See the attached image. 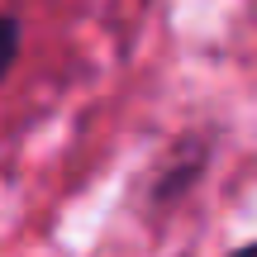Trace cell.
<instances>
[{"mask_svg": "<svg viewBox=\"0 0 257 257\" xmlns=\"http://www.w3.org/2000/svg\"><path fill=\"white\" fill-rule=\"evenodd\" d=\"M15 48H19V29H15V19L0 15V76H5V67L15 62Z\"/></svg>", "mask_w": 257, "mask_h": 257, "instance_id": "cell-1", "label": "cell"}, {"mask_svg": "<svg viewBox=\"0 0 257 257\" xmlns=\"http://www.w3.org/2000/svg\"><path fill=\"white\" fill-rule=\"evenodd\" d=\"M233 257H257V243H248V248H243V252H233Z\"/></svg>", "mask_w": 257, "mask_h": 257, "instance_id": "cell-2", "label": "cell"}]
</instances>
